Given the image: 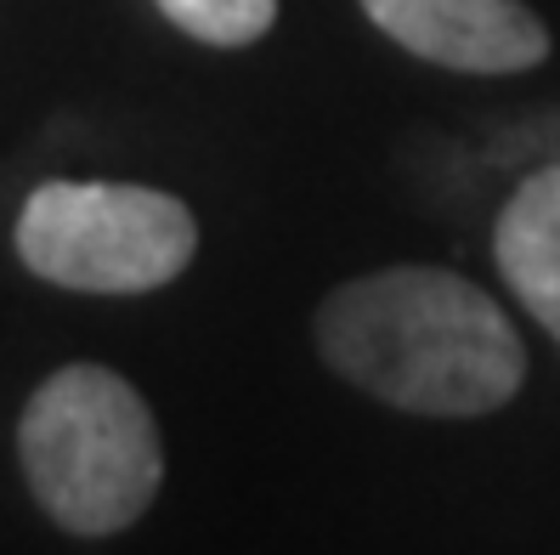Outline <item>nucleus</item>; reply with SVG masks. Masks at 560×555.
<instances>
[{"label": "nucleus", "instance_id": "nucleus-1", "mask_svg": "<svg viewBox=\"0 0 560 555\" xmlns=\"http://www.w3.org/2000/svg\"><path fill=\"white\" fill-rule=\"evenodd\" d=\"M312 335L346 385L402 414H492L526 380L510 312L447 267H385L328 289Z\"/></svg>", "mask_w": 560, "mask_h": 555}, {"label": "nucleus", "instance_id": "nucleus-2", "mask_svg": "<svg viewBox=\"0 0 560 555\" xmlns=\"http://www.w3.org/2000/svg\"><path fill=\"white\" fill-rule=\"evenodd\" d=\"M18 460L62 533L108 539L142 521L164 482V448L137 385L114 369H57L18 419Z\"/></svg>", "mask_w": 560, "mask_h": 555}, {"label": "nucleus", "instance_id": "nucleus-3", "mask_svg": "<svg viewBox=\"0 0 560 555\" xmlns=\"http://www.w3.org/2000/svg\"><path fill=\"white\" fill-rule=\"evenodd\" d=\"M192 250L199 221L159 187L46 182L18 216L23 267L80 296H148L187 267Z\"/></svg>", "mask_w": 560, "mask_h": 555}, {"label": "nucleus", "instance_id": "nucleus-4", "mask_svg": "<svg viewBox=\"0 0 560 555\" xmlns=\"http://www.w3.org/2000/svg\"><path fill=\"white\" fill-rule=\"evenodd\" d=\"M380 35L453 74H521L549 57V28L521 0H362Z\"/></svg>", "mask_w": 560, "mask_h": 555}, {"label": "nucleus", "instance_id": "nucleus-5", "mask_svg": "<svg viewBox=\"0 0 560 555\" xmlns=\"http://www.w3.org/2000/svg\"><path fill=\"white\" fill-rule=\"evenodd\" d=\"M492 255L515 301L560 340V165L526 176L492 227Z\"/></svg>", "mask_w": 560, "mask_h": 555}, {"label": "nucleus", "instance_id": "nucleus-6", "mask_svg": "<svg viewBox=\"0 0 560 555\" xmlns=\"http://www.w3.org/2000/svg\"><path fill=\"white\" fill-rule=\"evenodd\" d=\"M153 7L205 46H255L278 23V0H153Z\"/></svg>", "mask_w": 560, "mask_h": 555}]
</instances>
